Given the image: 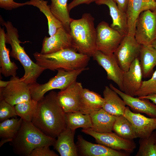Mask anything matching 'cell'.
<instances>
[{"mask_svg": "<svg viewBox=\"0 0 156 156\" xmlns=\"http://www.w3.org/2000/svg\"><path fill=\"white\" fill-rule=\"evenodd\" d=\"M57 94L51 91L37 101L31 121L44 134L55 138L66 127L65 113L58 101Z\"/></svg>", "mask_w": 156, "mask_h": 156, "instance_id": "cell-1", "label": "cell"}, {"mask_svg": "<svg viewBox=\"0 0 156 156\" xmlns=\"http://www.w3.org/2000/svg\"><path fill=\"white\" fill-rule=\"evenodd\" d=\"M69 33L73 48L78 52L90 57L97 51L96 30L94 18L90 13L83 14L81 18H71Z\"/></svg>", "mask_w": 156, "mask_h": 156, "instance_id": "cell-2", "label": "cell"}, {"mask_svg": "<svg viewBox=\"0 0 156 156\" xmlns=\"http://www.w3.org/2000/svg\"><path fill=\"white\" fill-rule=\"evenodd\" d=\"M36 63L45 70L55 71L63 69L73 71L86 68L90 57L78 52L73 48L63 49L51 53L33 54Z\"/></svg>", "mask_w": 156, "mask_h": 156, "instance_id": "cell-3", "label": "cell"}, {"mask_svg": "<svg viewBox=\"0 0 156 156\" xmlns=\"http://www.w3.org/2000/svg\"><path fill=\"white\" fill-rule=\"evenodd\" d=\"M56 140L44 134L31 122L23 120L18 132L9 143L15 154L21 156H29L37 148L53 146Z\"/></svg>", "mask_w": 156, "mask_h": 156, "instance_id": "cell-4", "label": "cell"}, {"mask_svg": "<svg viewBox=\"0 0 156 156\" xmlns=\"http://www.w3.org/2000/svg\"><path fill=\"white\" fill-rule=\"evenodd\" d=\"M5 27L6 43L10 44L12 49L10 56L18 61L23 67L25 73L19 79L20 81L30 85L36 82L37 79L45 70L34 62L26 53L23 47L20 45L18 31L12 23L9 21L3 22Z\"/></svg>", "mask_w": 156, "mask_h": 156, "instance_id": "cell-5", "label": "cell"}, {"mask_svg": "<svg viewBox=\"0 0 156 156\" xmlns=\"http://www.w3.org/2000/svg\"><path fill=\"white\" fill-rule=\"evenodd\" d=\"M89 69L85 68L73 71L63 69L57 70V75L49 79L44 84L37 82L29 85L32 99L38 101L41 99L48 91L55 89L63 90L76 81L78 76L82 72Z\"/></svg>", "mask_w": 156, "mask_h": 156, "instance_id": "cell-6", "label": "cell"}, {"mask_svg": "<svg viewBox=\"0 0 156 156\" xmlns=\"http://www.w3.org/2000/svg\"><path fill=\"white\" fill-rule=\"evenodd\" d=\"M134 36L140 45L151 46L156 39V10L140 13L136 22Z\"/></svg>", "mask_w": 156, "mask_h": 156, "instance_id": "cell-7", "label": "cell"}, {"mask_svg": "<svg viewBox=\"0 0 156 156\" xmlns=\"http://www.w3.org/2000/svg\"><path fill=\"white\" fill-rule=\"evenodd\" d=\"M96 30L97 50L106 55L114 54L124 37L104 21L99 23Z\"/></svg>", "mask_w": 156, "mask_h": 156, "instance_id": "cell-8", "label": "cell"}, {"mask_svg": "<svg viewBox=\"0 0 156 156\" xmlns=\"http://www.w3.org/2000/svg\"><path fill=\"white\" fill-rule=\"evenodd\" d=\"M141 47L134 36L127 34L123 38L114 55L124 72L127 71L133 61L139 57Z\"/></svg>", "mask_w": 156, "mask_h": 156, "instance_id": "cell-9", "label": "cell"}, {"mask_svg": "<svg viewBox=\"0 0 156 156\" xmlns=\"http://www.w3.org/2000/svg\"><path fill=\"white\" fill-rule=\"evenodd\" d=\"M12 76L8 84L0 88V100H4L14 106L19 103L32 99L29 84Z\"/></svg>", "mask_w": 156, "mask_h": 156, "instance_id": "cell-10", "label": "cell"}, {"mask_svg": "<svg viewBox=\"0 0 156 156\" xmlns=\"http://www.w3.org/2000/svg\"><path fill=\"white\" fill-rule=\"evenodd\" d=\"M81 131L93 137L97 143L115 150H123L130 153L133 152L136 148V144L133 140L122 138L112 132L98 133L90 128L83 129Z\"/></svg>", "mask_w": 156, "mask_h": 156, "instance_id": "cell-11", "label": "cell"}, {"mask_svg": "<svg viewBox=\"0 0 156 156\" xmlns=\"http://www.w3.org/2000/svg\"><path fill=\"white\" fill-rule=\"evenodd\" d=\"M83 88L81 83L76 81L57 93L58 101L65 113L79 111Z\"/></svg>", "mask_w": 156, "mask_h": 156, "instance_id": "cell-12", "label": "cell"}, {"mask_svg": "<svg viewBox=\"0 0 156 156\" xmlns=\"http://www.w3.org/2000/svg\"><path fill=\"white\" fill-rule=\"evenodd\" d=\"M92 57L105 70L107 79L113 81L118 86L120 90L123 92L124 72L119 66L114 54L106 55L97 50Z\"/></svg>", "mask_w": 156, "mask_h": 156, "instance_id": "cell-13", "label": "cell"}, {"mask_svg": "<svg viewBox=\"0 0 156 156\" xmlns=\"http://www.w3.org/2000/svg\"><path fill=\"white\" fill-rule=\"evenodd\" d=\"M67 48L73 49L69 32L62 26L53 35L45 37L40 53L48 54Z\"/></svg>", "mask_w": 156, "mask_h": 156, "instance_id": "cell-14", "label": "cell"}, {"mask_svg": "<svg viewBox=\"0 0 156 156\" xmlns=\"http://www.w3.org/2000/svg\"><path fill=\"white\" fill-rule=\"evenodd\" d=\"M77 146L79 154L83 156H128L130 153L115 150L100 144H95L77 136Z\"/></svg>", "mask_w": 156, "mask_h": 156, "instance_id": "cell-15", "label": "cell"}, {"mask_svg": "<svg viewBox=\"0 0 156 156\" xmlns=\"http://www.w3.org/2000/svg\"><path fill=\"white\" fill-rule=\"evenodd\" d=\"M123 116L132 124L137 138L148 137L156 129V118H148L140 113H134L129 106L126 107Z\"/></svg>", "mask_w": 156, "mask_h": 156, "instance_id": "cell-16", "label": "cell"}, {"mask_svg": "<svg viewBox=\"0 0 156 156\" xmlns=\"http://www.w3.org/2000/svg\"><path fill=\"white\" fill-rule=\"evenodd\" d=\"M147 10H156L155 0H129L126 11L128 27V35L134 36L135 23L140 14Z\"/></svg>", "mask_w": 156, "mask_h": 156, "instance_id": "cell-17", "label": "cell"}, {"mask_svg": "<svg viewBox=\"0 0 156 156\" xmlns=\"http://www.w3.org/2000/svg\"><path fill=\"white\" fill-rule=\"evenodd\" d=\"M142 77L139 57L137 58L131 64L129 70L124 72L123 92L134 97L135 92L141 86Z\"/></svg>", "mask_w": 156, "mask_h": 156, "instance_id": "cell-18", "label": "cell"}, {"mask_svg": "<svg viewBox=\"0 0 156 156\" xmlns=\"http://www.w3.org/2000/svg\"><path fill=\"white\" fill-rule=\"evenodd\" d=\"M109 87L116 92L126 105L131 109L138 112L145 114L151 118H156V104L151 102L149 99L135 98L127 94L111 83L109 84Z\"/></svg>", "mask_w": 156, "mask_h": 156, "instance_id": "cell-19", "label": "cell"}, {"mask_svg": "<svg viewBox=\"0 0 156 156\" xmlns=\"http://www.w3.org/2000/svg\"><path fill=\"white\" fill-rule=\"evenodd\" d=\"M95 3L98 5H105L108 7L112 21L110 27L123 37L127 36L128 33V27L126 12L121 11L113 0H99Z\"/></svg>", "mask_w": 156, "mask_h": 156, "instance_id": "cell-20", "label": "cell"}, {"mask_svg": "<svg viewBox=\"0 0 156 156\" xmlns=\"http://www.w3.org/2000/svg\"><path fill=\"white\" fill-rule=\"evenodd\" d=\"M75 130L66 127L57 137L54 149L61 156H77L79 153L77 145L74 142Z\"/></svg>", "mask_w": 156, "mask_h": 156, "instance_id": "cell-21", "label": "cell"}, {"mask_svg": "<svg viewBox=\"0 0 156 156\" xmlns=\"http://www.w3.org/2000/svg\"><path fill=\"white\" fill-rule=\"evenodd\" d=\"M103 93L104 103L102 109L116 117L123 115L126 105L119 95L107 86L105 87Z\"/></svg>", "mask_w": 156, "mask_h": 156, "instance_id": "cell-22", "label": "cell"}, {"mask_svg": "<svg viewBox=\"0 0 156 156\" xmlns=\"http://www.w3.org/2000/svg\"><path fill=\"white\" fill-rule=\"evenodd\" d=\"M6 34L4 28H0V72L5 77L16 76L18 68L10 58L9 49L6 45Z\"/></svg>", "mask_w": 156, "mask_h": 156, "instance_id": "cell-23", "label": "cell"}, {"mask_svg": "<svg viewBox=\"0 0 156 156\" xmlns=\"http://www.w3.org/2000/svg\"><path fill=\"white\" fill-rule=\"evenodd\" d=\"M104 103L103 97L99 94L83 88L81 94L79 111L90 114L102 108Z\"/></svg>", "mask_w": 156, "mask_h": 156, "instance_id": "cell-24", "label": "cell"}, {"mask_svg": "<svg viewBox=\"0 0 156 156\" xmlns=\"http://www.w3.org/2000/svg\"><path fill=\"white\" fill-rule=\"evenodd\" d=\"M92 126L90 128L99 133L112 132L114 122L117 117L112 115L102 108L90 114Z\"/></svg>", "mask_w": 156, "mask_h": 156, "instance_id": "cell-25", "label": "cell"}, {"mask_svg": "<svg viewBox=\"0 0 156 156\" xmlns=\"http://www.w3.org/2000/svg\"><path fill=\"white\" fill-rule=\"evenodd\" d=\"M139 59L143 77H149L156 66V49L152 46L141 45Z\"/></svg>", "mask_w": 156, "mask_h": 156, "instance_id": "cell-26", "label": "cell"}, {"mask_svg": "<svg viewBox=\"0 0 156 156\" xmlns=\"http://www.w3.org/2000/svg\"><path fill=\"white\" fill-rule=\"evenodd\" d=\"M48 1L44 0H30L25 2L26 5L36 7L47 18L48 25V33L50 36L54 34L57 30L63 26L62 23L52 13Z\"/></svg>", "mask_w": 156, "mask_h": 156, "instance_id": "cell-27", "label": "cell"}, {"mask_svg": "<svg viewBox=\"0 0 156 156\" xmlns=\"http://www.w3.org/2000/svg\"><path fill=\"white\" fill-rule=\"evenodd\" d=\"M51 0L49 6L52 13L69 32L71 18L68 9V0Z\"/></svg>", "mask_w": 156, "mask_h": 156, "instance_id": "cell-28", "label": "cell"}, {"mask_svg": "<svg viewBox=\"0 0 156 156\" xmlns=\"http://www.w3.org/2000/svg\"><path fill=\"white\" fill-rule=\"evenodd\" d=\"M66 127L75 130L79 128H91L92 123L89 114H84L80 111L65 113Z\"/></svg>", "mask_w": 156, "mask_h": 156, "instance_id": "cell-29", "label": "cell"}, {"mask_svg": "<svg viewBox=\"0 0 156 156\" xmlns=\"http://www.w3.org/2000/svg\"><path fill=\"white\" fill-rule=\"evenodd\" d=\"M113 131L119 136L125 139L133 140L137 138L132 124L123 115L117 117Z\"/></svg>", "mask_w": 156, "mask_h": 156, "instance_id": "cell-30", "label": "cell"}, {"mask_svg": "<svg viewBox=\"0 0 156 156\" xmlns=\"http://www.w3.org/2000/svg\"><path fill=\"white\" fill-rule=\"evenodd\" d=\"M23 120L21 118L8 119L0 123V137L9 140L10 142L18 132Z\"/></svg>", "mask_w": 156, "mask_h": 156, "instance_id": "cell-31", "label": "cell"}, {"mask_svg": "<svg viewBox=\"0 0 156 156\" xmlns=\"http://www.w3.org/2000/svg\"><path fill=\"white\" fill-rule=\"evenodd\" d=\"M139 147L135 156H156V131L148 137L140 138Z\"/></svg>", "mask_w": 156, "mask_h": 156, "instance_id": "cell-32", "label": "cell"}, {"mask_svg": "<svg viewBox=\"0 0 156 156\" xmlns=\"http://www.w3.org/2000/svg\"><path fill=\"white\" fill-rule=\"evenodd\" d=\"M37 101L33 99L22 102L14 106L17 116L23 120L31 122Z\"/></svg>", "mask_w": 156, "mask_h": 156, "instance_id": "cell-33", "label": "cell"}, {"mask_svg": "<svg viewBox=\"0 0 156 156\" xmlns=\"http://www.w3.org/2000/svg\"><path fill=\"white\" fill-rule=\"evenodd\" d=\"M155 94H156V70L150 79L142 81L140 88L135 92V96L144 97Z\"/></svg>", "mask_w": 156, "mask_h": 156, "instance_id": "cell-34", "label": "cell"}, {"mask_svg": "<svg viewBox=\"0 0 156 156\" xmlns=\"http://www.w3.org/2000/svg\"><path fill=\"white\" fill-rule=\"evenodd\" d=\"M17 116L14 107L4 100H0V121L2 122Z\"/></svg>", "mask_w": 156, "mask_h": 156, "instance_id": "cell-35", "label": "cell"}, {"mask_svg": "<svg viewBox=\"0 0 156 156\" xmlns=\"http://www.w3.org/2000/svg\"><path fill=\"white\" fill-rule=\"evenodd\" d=\"M49 147L44 146L37 148L32 151L29 156H58V154L50 149Z\"/></svg>", "mask_w": 156, "mask_h": 156, "instance_id": "cell-36", "label": "cell"}, {"mask_svg": "<svg viewBox=\"0 0 156 156\" xmlns=\"http://www.w3.org/2000/svg\"><path fill=\"white\" fill-rule=\"evenodd\" d=\"M26 5L25 2L18 3L14 0H0V8L6 10H11Z\"/></svg>", "mask_w": 156, "mask_h": 156, "instance_id": "cell-37", "label": "cell"}, {"mask_svg": "<svg viewBox=\"0 0 156 156\" xmlns=\"http://www.w3.org/2000/svg\"><path fill=\"white\" fill-rule=\"evenodd\" d=\"M99 0H73L68 5V9L70 12L74 8L82 4H89Z\"/></svg>", "mask_w": 156, "mask_h": 156, "instance_id": "cell-38", "label": "cell"}, {"mask_svg": "<svg viewBox=\"0 0 156 156\" xmlns=\"http://www.w3.org/2000/svg\"><path fill=\"white\" fill-rule=\"evenodd\" d=\"M116 3L119 9L122 11L125 12L129 0H113Z\"/></svg>", "mask_w": 156, "mask_h": 156, "instance_id": "cell-39", "label": "cell"}, {"mask_svg": "<svg viewBox=\"0 0 156 156\" xmlns=\"http://www.w3.org/2000/svg\"><path fill=\"white\" fill-rule=\"evenodd\" d=\"M138 97L141 99H149L152 101L154 103L156 104V94H153L144 97Z\"/></svg>", "mask_w": 156, "mask_h": 156, "instance_id": "cell-40", "label": "cell"}, {"mask_svg": "<svg viewBox=\"0 0 156 156\" xmlns=\"http://www.w3.org/2000/svg\"><path fill=\"white\" fill-rule=\"evenodd\" d=\"M10 80L7 81L0 80V88H4L6 87L9 83Z\"/></svg>", "mask_w": 156, "mask_h": 156, "instance_id": "cell-41", "label": "cell"}, {"mask_svg": "<svg viewBox=\"0 0 156 156\" xmlns=\"http://www.w3.org/2000/svg\"><path fill=\"white\" fill-rule=\"evenodd\" d=\"M151 46L156 49V39L153 42Z\"/></svg>", "mask_w": 156, "mask_h": 156, "instance_id": "cell-42", "label": "cell"}, {"mask_svg": "<svg viewBox=\"0 0 156 156\" xmlns=\"http://www.w3.org/2000/svg\"><path fill=\"white\" fill-rule=\"evenodd\" d=\"M156 1V0H155Z\"/></svg>", "mask_w": 156, "mask_h": 156, "instance_id": "cell-43", "label": "cell"}]
</instances>
